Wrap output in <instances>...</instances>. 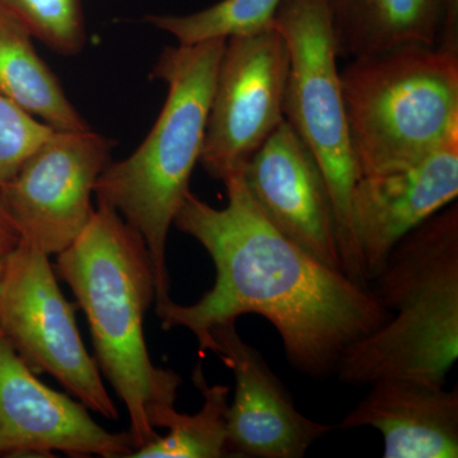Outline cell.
Here are the masks:
<instances>
[{
	"label": "cell",
	"mask_w": 458,
	"mask_h": 458,
	"mask_svg": "<svg viewBox=\"0 0 458 458\" xmlns=\"http://www.w3.org/2000/svg\"><path fill=\"white\" fill-rule=\"evenodd\" d=\"M131 434L98 426L82 403L42 384L0 335V454L128 458Z\"/></svg>",
	"instance_id": "30bf717a"
},
{
	"label": "cell",
	"mask_w": 458,
	"mask_h": 458,
	"mask_svg": "<svg viewBox=\"0 0 458 458\" xmlns=\"http://www.w3.org/2000/svg\"><path fill=\"white\" fill-rule=\"evenodd\" d=\"M21 234L4 205L0 201V280L3 278L9 259L20 243Z\"/></svg>",
	"instance_id": "44dd1931"
},
{
	"label": "cell",
	"mask_w": 458,
	"mask_h": 458,
	"mask_svg": "<svg viewBox=\"0 0 458 458\" xmlns=\"http://www.w3.org/2000/svg\"><path fill=\"white\" fill-rule=\"evenodd\" d=\"M337 59L403 47L458 55V0H327Z\"/></svg>",
	"instance_id": "9a60e30c"
},
{
	"label": "cell",
	"mask_w": 458,
	"mask_h": 458,
	"mask_svg": "<svg viewBox=\"0 0 458 458\" xmlns=\"http://www.w3.org/2000/svg\"><path fill=\"white\" fill-rule=\"evenodd\" d=\"M192 382L204 397L201 409L195 414H181L176 409L165 420V436L141 445L128 458H222L227 454L228 410L227 386H209L205 381L203 366L198 363Z\"/></svg>",
	"instance_id": "e0dca14e"
},
{
	"label": "cell",
	"mask_w": 458,
	"mask_h": 458,
	"mask_svg": "<svg viewBox=\"0 0 458 458\" xmlns=\"http://www.w3.org/2000/svg\"><path fill=\"white\" fill-rule=\"evenodd\" d=\"M282 0H221L185 16H148L147 21L170 33L180 45L228 38L265 29L273 22Z\"/></svg>",
	"instance_id": "ac0fdd59"
},
{
	"label": "cell",
	"mask_w": 458,
	"mask_h": 458,
	"mask_svg": "<svg viewBox=\"0 0 458 458\" xmlns=\"http://www.w3.org/2000/svg\"><path fill=\"white\" fill-rule=\"evenodd\" d=\"M418 378H388L369 393L336 428L369 427L384 436L385 458H456L458 391Z\"/></svg>",
	"instance_id": "5bb4252c"
},
{
	"label": "cell",
	"mask_w": 458,
	"mask_h": 458,
	"mask_svg": "<svg viewBox=\"0 0 458 458\" xmlns=\"http://www.w3.org/2000/svg\"><path fill=\"white\" fill-rule=\"evenodd\" d=\"M0 9L59 55L75 56L86 47L82 0H0Z\"/></svg>",
	"instance_id": "d6986e66"
},
{
	"label": "cell",
	"mask_w": 458,
	"mask_h": 458,
	"mask_svg": "<svg viewBox=\"0 0 458 458\" xmlns=\"http://www.w3.org/2000/svg\"><path fill=\"white\" fill-rule=\"evenodd\" d=\"M369 286L391 318L344 355L339 381L370 386L418 378L445 385L458 357L457 201L401 238Z\"/></svg>",
	"instance_id": "3957f363"
},
{
	"label": "cell",
	"mask_w": 458,
	"mask_h": 458,
	"mask_svg": "<svg viewBox=\"0 0 458 458\" xmlns=\"http://www.w3.org/2000/svg\"><path fill=\"white\" fill-rule=\"evenodd\" d=\"M241 174L247 191L274 227L322 264L343 271L327 180L291 123H280Z\"/></svg>",
	"instance_id": "8fae6325"
},
{
	"label": "cell",
	"mask_w": 458,
	"mask_h": 458,
	"mask_svg": "<svg viewBox=\"0 0 458 458\" xmlns=\"http://www.w3.org/2000/svg\"><path fill=\"white\" fill-rule=\"evenodd\" d=\"M271 25L291 55L284 117L324 174L335 209L343 271L369 288L352 225L358 168L349 140L327 0H282Z\"/></svg>",
	"instance_id": "8992f818"
},
{
	"label": "cell",
	"mask_w": 458,
	"mask_h": 458,
	"mask_svg": "<svg viewBox=\"0 0 458 458\" xmlns=\"http://www.w3.org/2000/svg\"><path fill=\"white\" fill-rule=\"evenodd\" d=\"M113 148V140L92 129L54 131L0 188L21 237L49 256L71 246L90 221L92 195Z\"/></svg>",
	"instance_id": "9c48e42d"
},
{
	"label": "cell",
	"mask_w": 458,
	"mask_h": 458,
	"mask_svg": "<svg viewBox=\"0 0 458 458\" xmlns=\"http://www.w3.org/2000/svg\"><path fill=\"white\" fill-rule=\"evenodd\" d=\"M31 33L0 9V96L54 131L92 129L66 98L55 74L32 44Z\"/></svg>",
	"instance_id": "2e32d148"
},
{
	"label": "cell",
	"mask_w": 458,
	"mask_h": 458,
	"mask_svg": "<svg viewBox=\"0 0 458 458\" xmlns=\"http://www.w3.org/2000/svg\"><path fill=\"white\" fill-rule=\"evenodd\" d=\"M358 177L401 170L458 140V55L403 47L340 71Z\"/></svg>",
	"instance_id": "5b68a950"
},
{
	"label": "cell",
	"mask_w": 458,
	"mask_h": 458,
	"mask_svg": "<svg viewBox=\"0 0 458 458\" xmlns=\"http://www.w3.org/2000/svg\"><path fill=\"white\" fill-rule=\"evenodd\" d=\"M50 256L21 237L0 280V335L35 373H47L87 409L116 420L119 411L81 337L77 303L62 293Z\"/></svg>",
	"instance_id": "52a82bcc"
},
{
	"label": "cell",
	"mask_w": 458,
	"mask_h": 458,
	"mask_svg": "<svg viewBox=\"0 0 458 458\" xmlns=\"http://www.w3.org/2000/svg\"><path fill=\"white\" fill-rule=\"evenodd\" d=\"M289 68L288 44L273 25L225 40L199 159L212 179L242 172L284 122Z\"/></svg>",
	"instance_id": "ba28073f"
},
{
	"label": "cell",
	"mask_w": 458,
	"mask_h": 458,
	"mask_svg": "<svg viewBox=\"0 0 458 458\" xmlns=\"http://www.w3.org/2000/svg\"><path fill=\"white\" fill-rule=\"evenodd\" d=\"M457 197L458 140L410 167L358 177L352 225L369 284L401 238Z\"/></svg>",
	"instance_id": "4fadbf2b"
},
{
	"label": "cell",
	"mask_w": 458,
	"mask_h": 458,
	"mask_svg": "<svg viewBox=\"0 0 458 458\" xmlns=\"http://www.w3.org/2000/svg\"><path fill=\"white\" fill-rule=\"evenodd\" d=\"M222 209L189 192L174 225L212 258L216 282L192 304L157 311L164 330L188 328L200 352L216 351L212 330L240 316H262L282 337L286 360L312 378L336 373L355 344L391 318L369 288L319 262L262 214L241 172L223 181Z\"/></svg>",
	"instance_id": "6da1fadb"
},
{
	"label": "cell",
	"mask_w": 458,
	"mask_h": 458,
	"mask_svg": "<svg viewBox=\"0 0 458 458\" xmlns=\"http://www.w3.org/2000/svg\"><path fill=\"white\" fill-rule=\"evenodd\" d=\"M54 129L0 96V188L53 134Z\"/></svg>",
	"instance_id": "ffe728a7"
},
{
	"label": "cell",
	"mask_w": 458,
	"mask_h": 458,
	"mask_svg": "<svg viewBox=\"0 0 458 458\" xmlns=\"http://www.w3.org/2000/svg\"><path fill=\"white\" fill-rule=\"evenodd\" d=\"M216 354L236 379L225 415L228 457L302 458L311 445L336 429L304 417L260 352L238 334L236 321L212 330Z\"/></svg>",
	"instance_id": "7c38bea8"
},
{
	"label": "cell",
	"mask_w": 458,
	"mask_h": 458,
	"mask_svg": "<svg viewBox=\"0 0 458 458\" xmlns=\"http://www.w3.org/2000/svg\"><path fill=\"white\" fill-rule=\"evenodd\" d=\"M227 38L165 47L152 77L167 84V98L140 148L110 162L96 183L98 200L140 232L156 278V311L171 302L167 240L190 192L203 150L216 71Z\"/></svg>",
	"instance_id": "277c9868"
},
{
	"label": "cell",
	"mask_w": 458,
	"mask_h": 458,
	"mask_svg": "<svg viewBox=\"0 0 458 458\" xmlns=\"http://www.w3.org/2000/svg\"><path fill=\"white\" fill-rule=\"evenodd\" d=\"M56 271L89 321L96 363L131 418L135 450L159 436L182 379L153 364L144 321L156 300L152 259L140 232L98 200L82 233L56 255Z\"/></svg>",
	"instance_id": "7a4b0ae2"
}]
</instances>
